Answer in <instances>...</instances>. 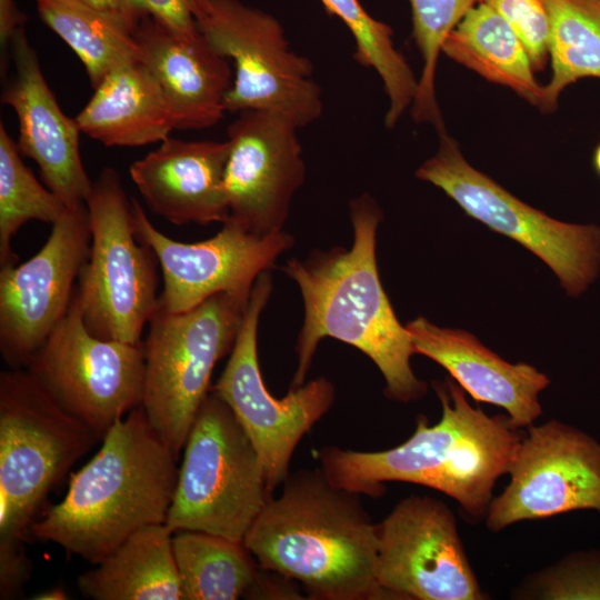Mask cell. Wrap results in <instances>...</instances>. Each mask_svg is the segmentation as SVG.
Instances as JSON below:
<instances>
[{
    "label": "cell",
    "instance_id": "obj_1",
    "mask_svg": "<svg viewBox=\"0 0 600 600\" xmlns=\"http://www.w3.org/2000/svg\"><path fill=\"white\" fill-rule=\"evenodd\" d=\"M353 242L347 249L314 250L304 260L291 259L283 272L299 287L304 319L296 353L291 388L304 383L320 340L331 337L356 347L382 373L386 396L411 402L427 393V383L413 373L410 334L401 326L382 287L377 260V229L381 210L367 193L350 202Z\"/></svg>",
    "mask_w": 600,
    "mask_h": 600
},
{
    "label": "cell",
    "instance_id": "obj_2",
    "mask_svg": "<svg viewBox=\"0 0 600 600\" xmlns=\"http://www.w3.org/2000/svg\"><path fill=\"white\" fill-rule=\"evenodd\" d=\"M432 386L442 406L438 423L430 426L419 416L411 437L384 451L324 447L319 453L321 469L332 484L372 498L384 493V482L429 487L453 498L471 518L481 519L522 437L509 416H488L471 407L453 380Z\"/></svg>",
    "mask_w": 600,
    "mask_h": 600
},
{
    "label": "cell",
    "instance_id": "obj_3",
    "mask_svg": "<svg viewBox=\"0 0 600 600\" xmlns=\"http://www.w3.org/2000/svg\"><path fill=\"white\" fill-rule=\"evenodd\" d=\"M261 568L301 582L314 599H382L376 578L378 526L360 494L322 469L289 473L242 541Z\"/></svg>",
    "mask_w": 600,
    "mask_h": 600
},
{
    "label": "cell",
    "instance_id": "obj_4",
    "mask_svg": "<svg viewBox=\"0 0 600 600\" xmlns=\"http://www.w3.org/2000/svg\"><path fill=\"white\" fill-rule=\"evenodd\" d=\"M177 460L139 406L109 430L30 533L97 564L142 527L166 523Z\"/></svg>",
    "mask_w": 600,
    "mask_h": 600
},
{
    "label": "cell",
    "instance_id": "obj_5",
    "mask_svg": "<svg viewBox=\"0 0 600 600\" xmlns=\"http://www.w3.org/2000/svg\"><path fill=\"white\" fill-rule=\"evenodd\" d=\"M261 458L230 407L212 390L183 448L166 524L241 542L272 497Z\"/></svg>",
    "mask_w": 600,
    "mask_h": 600
},
{
    "label": "cell",
    "instance_id": "obj_6",
    "mask_svg": "<svg viewBox=\"0 0 600 600\" xmlns=\"http://www.w3.org/2000/svg\"><path fill=\"white\" fill-rule=\"evenodd\" d=\"M99 441L26 369L0 373V539L23 540L33 516Z\"/></svg>",
    "mask_w": 600,
    "mask_h": 600
},
{
    "label": "cell",
    "instance_id": "obj_7",
    "mask_svg": "<svg viewBox=\"0 0 600 600\" xmlns=\"http://www.w3.org/2000/svg\"><path fill=\"white\" fill-rule=\"evenodd\" d=\"M249 297L219 292L184 312L158 309L148 323L141 406L177 459L216 363L234 346Z\"/></svg>",
    "mask_w": 600,
    "mask_h": 600
},
{
    "label": "cell",
    "instance_id": "obj_8",
    "mask_svg": "<svg viewBox=\"0 0 600 600\" xmlns=\"http://www.w3.org/2000/svg\"><path fill=\"white\" fill-rule=\"evenodd\" d=\"M86 204L91 244L76 289L83 323L94 337L140 343L159 309L157 256L136 234L132 203L113 168L102 169Z\"/></svg>",
    "mask_w": 600,
    "mask_h": 600
},
{
    "label": "cell",
    "instance_id": "obj_9",
    "mask_svg": "<svg viewBox=\"0 0 600 600\" xmlns=\"http://www.w3.org/2000/svg\"><path fill=\"white\" fill-rule=\"evenodd\" d=\"M192 13L208 43L234 63L226 98L228 112L268 110L299 129L321 116L313 66L290 48L274 16L240 0H193Z\"/></svg>",
    "mask_w": 600,
    "mask_h": 600
},
{
    "label": "cell",
    "instance_id": "obj_10",
    "mask_svg": "<svg viewBox=\"0 0 600 600\" xmlns=\"http://www.w3.org/2000/svg\"><path fill=\"white\" fill-rule=\"evenodd\" d=\"M439 148L416 177L446 192L471 218L539 257L571 297L584 292L600 270V227L550 218L476 170L444 131Z\"/></svg>",
    "mask_w": 600,
    "mask_h": 600
},
{
    "label": "cell",
    "instance_id": "obj_11",
    "mask_svg": "<svg viewBox=\"0 0 600 600\" xmlns=\"http://www.w3.org/2000/svg\"><path fill=\"white\" fill-rule=\"evenodd\" d=\"M24 369L99 441L142 404L143 342L127 343L91 334L83 323L77 292L67 314Z\"/></svg>",
    "mask_w": 600,
    "mask_h": 600
},
{
    "label": "cell",
    "instance_id": "obj_12",
    "mask_svg": "<svg viewBox=\"0 0 600 600\" xmlns=\"http://www.w3.org/2000/svg\"><path fill=\"white\" fill-rule=\"evenodd\" d=\"M272 291L269 271L256 280L229 360L211 387L232 410L257 449L264 467L268 489L282 484L302 437L330 409L333 383L320 377L290 388L283 398L273 397L262 379L257 334L261 312Z\"/></svg>",
    "mask_w": 600,
    "mask_h": 600
},
{
    "label": "cell",
    "instance_id": "obj_13",
    "mask_svg": "<svg viewBox=\"0 0 600 600\" xmlns=\"http://www.w3.org/2000/svg\"><path fill=\"white\" fill-rule=\"evenodd\" d=\"M91 244L86 202L67 208L29 260L0 269V352L24 369L67 314Z\"/></svg>",
    "mask_w": 600,
    "mask_h": 600
},
{
    "label": "cell",
    "instance_id": "obj_14",
    "mask_svg": "<svg viewBox=\"0 0 600 600\" xmlns=\"http://www.w3.org/2000/svg\"><path fill=\"white\" fill-rule=\"evenodd\" d=\"M378 526L376 578L394 599L482 600L453 512L441 500L412 494Z\"/></svg>",
    "mask_w": 600,
    "mask_h": 600
},
{
    "label": "cell",
    "instance_id": "obj_15",
    "mask_svg": "<svg viewBox=\"0 0 600 600\" xmlns=\"http://www.w3.org/2000/svg\"><path fill=\"white\" fill-rule=\"evenodd\" d=\"M527 429L508 467L510 481L489 504L487 528L499 532L573 510L600 513V443L557 420Z\"/></svg>",
    "mask_w": 600,
    "mask_h": 600
},
{
    "label": "cell",
    "instance_id": "obj_16",
    "mask_svg": "<svg viewBox=\"0 0 600 600\" xmlns=\"http://www.w3.org/2000/svg\"><path fill=\"white\" fill-rule=\"evenodd\" d=\"M131 203L136 234L154 251L162 272L159 309L166 312L188 311L219 292L249 296L257 278L293 244L289 233L256 236L231 219L207 240L176 241L151 223L136 199Z\"/></svg>",
    "mask_w": 600,
    "mask_h": 600
},
{
    "label": "cell",
    "instance_id": "obj_17",
    "mask_svg": "<svg viewBox=\"0 0 600 600\" xmlns=\"http://www.w3.org/2000/svg\"><path fill=\"white\" fill-rule=\"evenodd\" d=\"M298 127L281 114L240 111L227 130L229 218L256 236L282 231L306 176Z\"/></svg>",
    "mask_w": 600,
    "mask_h": 600
},
{
    "label": "cell",
    "instance_id": "obj_18",
    "mask_svg": "<svg viewBox=\"0 0 600 600\" xmlns=\"http://www.w3.org/2000/svg\"><path fill=\"white\" fill-rule=\"evenodd\" d=\"M9 49L16 74L4 87L1 102L18 117V149L36 161L44 184L67 208L83 203L93 182L80 157L81 130L60 109L23 26L12 34Z\"/></svg>",
    "mask_w": 600,
    "mask_h": 600
},
{
    "label": "cell",
    "instance_id": "obj_19",
    "mask_svg": "<svg viewBox=\"0 0 600 600\" xmlns=\"http://www.w3.org/2000/svg\"><path fill=\"white\" fill-rule=\"evenodd\" d=\"M230 142L167 138L130 166L149 209L178 226L228 220L226 170Z\"/></svg>",
    "mask_w": 600,
    "mask_h": 600
},
{
    "label": "cell",
    "instance_id": "obj_20",
    "mask_svg": "<svg viewBox=\"0 0 600 600\" xmlns=\"http://www.w3.org/2000/svg\"><path fill=\"white\" fill-rule=\"evenodd\" d=\"M133 36L141 61L166 96L174 130H202L223 118L232 70L228 58L217 52L201 33L183 38L146 16L137 23Z\"/></svg>",
    "mask_w": 600,
    "mask_h": 600
},
{
    "label": "cell",
    "instance_id": "obj_21",
    "mask_svg": "<svg viewBox=\"0 0 600 600\" xmlns=\"http://www.w3.org/2000/svg\"><path fill=\"white\" fill-rule=\"evenodd\" d=\"M404 327L414 353L443 367L477 402L504 409L514 428L532 426L542 413L538 396L550 380L533 366L510 363L484 347L472 333L440 328L423 317Z\"/></svg>",
    "mask_w": 600,
    "mask_h": 600
},
{
    "label": "cell",
    "instance_id": "obj_22",
    "mask_svg": "<svg viewBox=\"0 0 600 600\" xmlns=\"http://www.w3.org/2000/svg\"><path fill=\"white\" fill-rule=\"evenodd\" d=\"M93 90L74 119L82 132L107 147L162 142L174 130L166 96L142 61L118 67Z\"/></svg>",
    "mask_w": 600,
    "mask_h": 600
},
{
    "label": "cell",
    "instance_id": "obj_23",
    "mask_svg": "<svg viewBox=\"0 0 600 600\" xmlns=\"http://www.w3.org/2000/svg\"><path fill=\"white\" fill-rule=\"evenodd\" d=\"M172 536L166 523L137 530L78 577L80 592L94 600H182Z\"/></svg>",
    "mask_w": 600,
    "mask_h": 600
},
{
    "label": "cell",
    "instance_id": "obj_24",
    "mask_svg": "<svg viewBox=\"0 0 600 600\" xmlns=\"http://www.w3.org/2000/svg\"><path fill=\"white\" fill-rule=\"evenodd\" d=\"M441 51L487 80L511 88L540 106L543 87L529 53L511 26L491 7L473 6L446 38Z\"/></svg>",
    "mask_w": 600,
    "mask_h": 600
},
{
    "label": "cell",
    "instance_id": "obj_25",
    "mask_svg": "<svg viewBox=\"0 0 600 600\" xmlns=\"http://www.w3.org/2000/svg\"><path fill=\"white\" fill-rule=\"evenodd\" d=\"M182 600H236L257 588L259 576L243 543L200 531L172 536Z\"/></svg>",
    "mask_w": 600,
    "mask_h": 600
},
{
    "label": "cell",
    "instance_id": "obj_26",
    "mask_svg": "<svg viewBox=\"0 0 600 600\" xmlns=\"http://www.w3.org/2000/svg\"><path fill=\"white\" fill-rule=\"evenodd\" d=\"M37 10L81 60L93 89L118 67L141 61L133 30L118 18L73 0H37Z\"/></svg>",
    "mask_w": 600,
    "mask_h": 600
},
{
    "label": "cell",
    "instance_id": "obj_27",
    "mask_svg": "<svg viewBox=\"0 0 600 600\" xmlns=\"http://www.w3.org/2000/svg\"><path fill=\"white\" fill-rule=\"evenodd\" d=\"M552 78L539 108L551 112L561 91L581 78H600V3L598 0H546Z\"/></svg>",
    "mask_w": 600,
    "mask_h": 600
},
{
    "label": "cell",
    "instance_id": "obj_28",
    "mask_svg": "<svg viewBox=\"0 0 600 600\" xmlns=\"http://www.w3.org/2000/svg\"><path fill=\"white\" fill-rule=\"evenodd\" d=\"M328 12L338 17L356 42L354 59L372 68L382 80L389 99L386 126L392 128L412 104L418 80L392 40V29L371 17L359 0H321Z\"/></svg>",
    "mask_w": 600,
    "mask_h": 600
},
{
    "label": "cell",
    "instance_id": "obj_29",
    "mask_svg": "<svg viewBox=\"0 0 600 600\" xmlns=\"http://www.w3.org/2000/svg\"><path fill=\"white\" fill-rule=\"evenodd\" d=\"M17 143L0 122V268L17 264L12 239L31 220L53 224L67 207L22 162Z\"/></svg>",
    "mask_w": 600,
    "mask_h": 600
},
{
    "label": "cell",
    "instance_id": "obj_30",
    "mask_svg": "<svg viewBox=\"0 0 600 600\" xmlns=\"http://www.w3.org/2000/svg\"><path fill=\"white\" fill-rule=\"evenodd\" d=\"M476 1L410 0L413 37L423 60L411 113L414 121L432 123L439 133L444 131V127L434 89L438 57L446 38Z\"/></svg>",
    "mask_w": 600,
    "mask_h": 600
},
{
    "label": "cell",
    "instance_id": "obj_31",
    "mask_svg": "<svg viewBox=\"0 0 600 600\" xmlns=\"http://www.w3.org/2000/svg\"><path fill=\"white\" fill-rule=\"evenodd\" d=\"M529 598L600 599V551L576 552L530 580Z\"/></svg>",
    "mask_w": 600,
    "mask_h": 600
},
{
    "label": "cell",
    "instance_id": "obj_32",
    "mask_svg": "<svg viewBox=\"0 0 600 600\" xmlns=\"http://www.w3.org/2000/svg\"><path fill=\"white\" fill-rule=\"evenodd\" d=\"M498 12L524 44L534 70L543 69L549 42L546 0H479Z\"/></svg>",
    "mask_w": 600,
    "mask_h": 600
},
{
    "label": "cell",
    "instance_id": "obj_33",
    "mask_svg": "<svg viewBox=\"0 0 600 600\" xmlns=\"http://www.w3.org/2000/svg\"><path fill=\"white\" fill-rule=\"evenodd\" d=\"M139 18L152 17L183 38H197L200 31L196 24L193 0H128Z\"/></svg>",
    "mask_w": 600,
    "mask_h": 600
},
{
    "label": "cell",
    "instance_id": "obj_34",
    "mask_svg": "<svg viewBox=\"0 0 600 600\" xmlns=\"http://www.w3.org/2000/svg\"><path fill=\"white\" fill-rule=\"evenodd\" d=\"M31 570L23 540L0 539V598H17L29 580Z\"/></svg>",
    "mask_w": 600,
    "mask_h": 600
},
{
    "label": "cell",
    "instance_id": "obj_35",
    "mask_svg": "<svg viewBox=\"0 0 600 600\" xmlns=\"http://www.w3.org/2000/svg\"><path fill=\"white\" fill-rule=\"evenodd\" d=\"M24 21L26 16L19 11L14 0H0V43L1 50L4 51L6 67L10 39Z\"/></svg>",
    "mask_w": 600,
    "mask_h": 600
},
{
    "label": "cell",
    "instance_id": "obj_36",
    "mask_svg": "<svg viewBox=\"0 0 600 600\" xmlns=\"http://www.w3.org/2000/svg\"><path fill=\"white\" fill-rule=\"evenodd\" d=\"M126 22L134 32L140 18L128 0H73Z\"/></svg>",
    "mask_w": 600,
    "mask_h": 600
},
{
    "label": "cell",
    "instance_id": "obj_37",
    "mask_svg": "<svg viewBox=\"0 0 600 600\" xmlns=\"http://www.w3.org/2000/svg\"><path fill=\"white\" fill-rule=\"evenodd\" d=\"M66 592L61 588H54L33 597V599L40 600H63L67 599Z\"/></svg>",
    "mask_w": 600,
    "mask_h": 600
},
{
    "label": "cell",
    "instance_id": "obj_38",
    "mask_svg": "<svg viewBox=\"0 0 600 600\" xmlns=\"http://www.w3.org/2000/svg\"><path fill=\"white\" fill-rule=\"evenodd\" d=\"M593 164H594V169L600 174V144L597 147L594 151Z\"/></svg>",
    "mask_w": 600,
    "mask_h": 600
},
{
    "label": "cell",
    "instance_id": "obj_39",
    "mask_svg": "<svg viewBox=\"0 0 600 600\" xmlns=\"http://www.w3.org/2000/svg\"><path fill=\"white\" fill-rule=\"evenodd\" d=\"M598 1H599V3H600V0H598Z\"/></svg>",
    "mask_w": 600,
    "mask_h": 600
}]
</instances>
